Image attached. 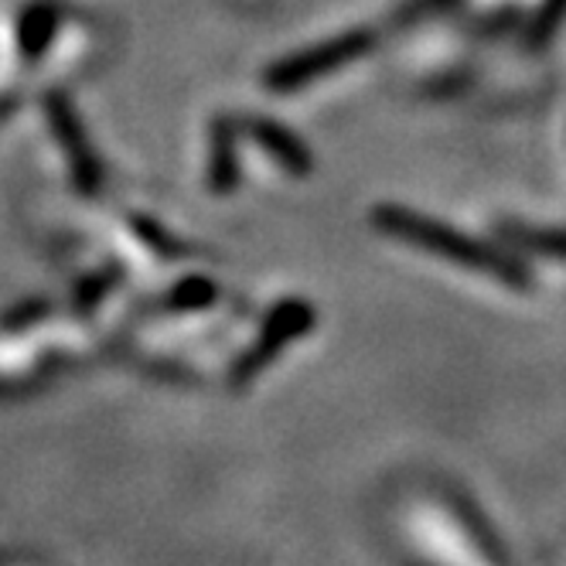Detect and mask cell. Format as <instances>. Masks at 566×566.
<instances>
[{"instance_id": "1", "label": "cell", "mask_w": 566, "mask_h": 566, "mask_svg": "<svg viewBox=\"0 0 566 566\" xmlns=\"http://www.w3.org/2000/svg\"><path fill=\"white\" fill-rule=\"evenodd\" d=\"M386 226L392 232H399L402 239L417 242V247H423L430 253L448 256L451 263H458L464 270H474V273H484V276L505 283L509 291H533L536 287V276L530 273V266L518 263L512 253H502L481 239H468L458 229H448V226L410 216V212H389Z\"/></svg>"}, {"instance_id": "2", "label": "cell", "mask_w": 566, "mask_h": 566, "mask_svg": "<svg viewBox=\"0 0 566 566\" xmlns=\"http://www.w3.org/2000/svg\"><path fill=\"white\" fill-rule=\"evenodd\" d=\"M505 239H509V242H515L518 250L549 253V256H566V232H553V229H530V226L505 222Z\"/></svg>"}, {"instance_id": "3", "label": "cell", "mask_w": 566, "mask_h": 566, "mask_svg": "<svg viewBox=\"0 0 566 566\" xmlns=\"http://www.w3.org/2000/svg\"><path fill=\"white\" fill-rule=\"evenodd\" d=\"M563 14H566V0H546V8H543L539 21H536V28H533L536 42H546V38L556 31V24L563 21Z\"/></svg>"}]
</instances>
